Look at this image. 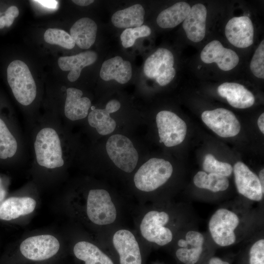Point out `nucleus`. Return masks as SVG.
<instances>
[{
    "mask_svg": "<svg viewBox=\"0 0 264 264\" xmlns=\"http://www.w3.org/2000/svg\"><path fill=\"white\" fill-rule=\"evenodd\" d=\"M201 61L205 64L216 63L220 69L229 71L238 64L239 57L233 50L225 48L218 40L207 44L200 53Z\"/></svg>",
    "mask_w": 264,
    "mask_h": 264,
    "instance_id": "obj_14",
    "label": "nucleus"
},
{
    "mask_svg": "<svg viewBox=\"0 0 264 264\" xmlns=\"http://www.w3.org/2000/svg\"><path fill=\"white\" fill-rule=\"evenodd\" d=\"M82 91L78 88H69L66 89L65 114L69 120H80L88 116L91 101L88 97H82Z\"/></svg>",
    "mask_w": 264,
    "mask_h": 264,
    "instance_id": "obj_23",
    "label": "nucleus"
},
{
    "mask_svg": "<svg viewBox=\"0 0 264 264\" xmlns=\"http://www.w3.org/2000/svg\"><path fill=\"white\" fill-rule=\"evenodd\" d=\"M207 9L202 4L193 5L183 22L182 27L189 40L198 43L202 41L206 33Z\"/></svg>",
    "mask_w": 264,
    "mask_h": 264,
    "instance_id": "obj_17",
    "label": "nucleus"
},
{
    "mask_svg": "<svg viewBox=\"0 0 264 264\" xmlns=\"http://www.w3.org/2000/svg\"><path fill=\"white\" fill-rule=\"evenodd\" d=\"M6 195V191L3 184L0 185V204L3 201Z\"/></svg>",
    "mask_w": 264,
    "mask_h": 264,
    "instance_id": "obj_40",
    "label": "nucleus"
},
{
    "mask_svg": "<svg viewBox=\"0 0 264 264\" xmlns=\"http://www.w3.org/2000/svg\"><path fill=\"white\" fill-rule=\"evenodd\" d=\"M233 172L238 193L250 200L261 201L264 190L262 189L258 176L241 161L235 164Z\"/></svg>",
    "mask_w": 264,
    "mask_h": 264,
    "instance_id": "obj_12",
    "label": "nucleus"
},
{
    "mask_svg": "<svg viewBox=\"0 0 264 264\" xmlns=\"http://www.w3.org/2000/svg\"><path fill=\"white\" fill-rule=\"evenodd\" d=\"M241 225V219L237 213L226 207H220L211 216L208 227L213 242L220 246L226 247L236 242Z\"/></svg>",
    "mask_w": 264,
    "mask_h": 264,
    "instance_id": "obj_1",
    "label": "nucleus"
},
{
    "mask_svg": "<svg viewBox=\"0 0 264 264\" xmlns=\"http://www.w3.org/2000/svg\"><path fill=\"white\" fill-rule=\"evenodd\" d=\"M218 92L220 96L225 98L228 103L235 108H248L255 102V97L252 93L240 84L223 83L219 86Z\"/></svg>",
    "mask_w": 264,
    "mask_h": 264,
    "instance_id": "obj_19",
    "label": "nucleus"
},
{
    "mask_svg": "<svg viewBox=\"0 0 264 264\" xmlns=\"http://www.w3.org/2000/svg\"><path fill=\"white\" fill-rule=\"evenodd\" d=\"M174 57L168 49L160 48L147 58L143 71L148 78L154 80L160 86L169 84L176 75Z\"/></svg>",
    "mask_w": 264,
    "mask_h": 264,
    "instance_id": "obj_6",
    "label": "nucleus"
},
{
    "mask_svg": "<svg viewBox=\"0 0 264 264\" xmlns=\"http://www.w3.org/2000/svg\"><path fill=\"white\" fill-rule=\"evenodd\" d=\"M208 264H230L228 262L223 261L219 257H214L209 260Z\"/></svg>",
    "mask_w": 264,
    "mask_h": 264,
    "instance_id": "obj_37",
    "label": "nucleus"
},
{
    "mask_svg": "<svg viewBox=\"0 0 264 264\" xmlns=\"http://www.w3.org/2000/svg\"><path fill=\"white\" fill-rule=\"evenodd\" d=\"M112 241L119 255L120 264H141L139 245L131 231L126 229L116 231L113 236Z\"/></svg>",
    "mask_w": 264,
    "mask_h": 264,
    "instance_id": "obj_16",
    "label": "nucleus"
},
{
    "mask_svg": "<svg viewBox=\"0 0 264 264\" xmlns=\"http://www.w3.org/2000/svg\"><path fill=\"white\" fill-rule=\"evenodd\" d=\"M173 171L172 165L169 161L162 158H151L136 172L135 186L142 191H154L168 180Z\"/></svg>",
    "mask_w": 264,
    "mask_h": 264,
    "instance_id": "obj_3",
    "label": "nucleus"
},
{
    "mask_svg": "<svg viewBox=\"0 0 264 264\" xmlns=\"http://www.w3.org/2000/svg\"><path fill=\"white\" fill-rule=\"evenodd\" d=\"M151 32V28L146 25L126 28L120 35L122 44L125 48L131 47L137 39L149 36Z\"/></svg>",
    "mask_w": 264,
    "mask_h": 264,
    "instance_id": "obj_32",
    "label": "nucleus"
},
{
    "mask_svg": "<svg viewBox=\"0 0 264 264\" xmlns=\"http://www.w3.org/2000/svg\"><path fill=\"white\" fill-rule=\"evenodd\" d=\"M249 264H264V239L255 241L249 251Z\"/></svg>",
    "mask_w": 264,
    "mask_h": 264,
    "instance_id": "obj_34",
    "label": "nucleus"
},
{
    "mask_svg": "<svg viewBox=\"0 0 264 264\" xmlns=\"http://www.w3.org/2000/svg\"><path fill=\"white\" fill-rule=\"evenodd\" d=\"M204 242L202 233L196 230H189L177 242L179 247L176 252V257L184 264H195L202 254Z\"/></svg>",
    "mask_w": 264,
    "mask_h": 264,
    "instance_id": "obj_15",
    "label": "nucleus"
},
{
    "mask_svg": "<svg viewBox=\"0 0 264 264\" xmlns=\"http://www.w3.org/2000/svg\"><path fill=\"white\" fill-rule=\"evenodd\" d=\"M60 243L50 235H41L29 237L22 241L20 251L26 258L43 261L54 256L59 251Z\"/></svg>",
    "mask_w": 264,
    "mask_h": 264,
    "instance_id": "obj_11",
    "label": "nucleus"
},
{
    "mask_svg": "<svg viewBox=\"0 0 264 264\" xmlns=\"http://www.w3.org/2000/svg\"><path fill=\"white\" fill-rule=\"evenodd\" d=\"M121 107L120 102L116 100H110L104 109H95L88 115L89 125L96 129L102 135L109 134L115 130L116 123L111 118L110 114L117 111Z\"/></svg>",
    "mask_w": 264,
    "mask_h": 264,
    "instance_id": "obj_18",
    "label": "nucleus"
},
{
    "mask_svg": "<svg viewBox=\"0 0 264 264\" xmlns=\"http://www.w3.org/2000/svg\"><path fill=\"white\" fill-rule=\"evenodd\" d=\"M73 252L76 257L85 262V264H113L112 260L97 246L85 242L75 244Z\"/></svg>",
    "mask_w": 264,
    "mask_h": 264,
    "instance_id": "obj_27",
    "label": "nucleus"
},
{
    "mask_svg": "<svg viewBox=\"0 0 264 264\" xmlns=\"http://www.w3.org/2000/svg\"><path fill=\"white\" fill-rule=\"evenodd\" d=\"M3 184L1 178L0 177V185Z\"/></svg>",
    "mask_w": 264,
    "mask_h": 264,
    "instance_id": "obj_42",
    "label": "nucleus"
},
{
    "mask_svg": "<svg viewBox=\"0 0 264 264\" xmlns=\"http://www.w3.org/2000/svg\"><path fill=\"white\" fill-rule=\"evenodd\" d=\"M106 148L116 167L127 173L133 171L138 162V154L129 138L122 134H114L108 139Z\"/></svg>",
    "mask_w": 264,
    "mask_h": 264,
    "instance_id": "obj_5",
    "label": "nucleus"
},
{
    "mask_svg": "<svg viewBox=\"0 0 264 264\" xmlns=\"http://www.w3.org/2000/svg\"><path fill=\"white\" fill-rule=\"evenodd\" d=\"M2 13L0 12V18L1 17V15Z\"/></svg>",
    "mask_w": 264,
    "mask_h": 264,
    "instance_id": "obj_43",
    "label": "nucleus"
},
{
    "mask_svg": "<svg viewBox=\"0 0 264 264\" xmlns=\"http://www.w3.org/2000/svg\"><path fill=\"white\" fill-rule=\"evenodd\" d=\"M201 119L206 126L222 137L235 136L241 130L240 123L235 114L224 108L205 110L202 113Z\"/></svg>",
    "mask_w": 264,
    "mask_h": 264,
    "instance_id": "obj_10",
    "label": "nucleus"
},
{
    "mask_svg": "<svg viewBox=\"0 0 264 264\" xmlns=\"http://www.w3.org/2000/svg\"><path fill=\"white\" fill-rule=\"evenodd\" d=\"M225 34L228 41L238 48H246L254 41V26L250 19L242 16L233 17L227 22Z\"/></svg>",
    "mask_w": 264,
    "mask_h": 264,
    "instance_id": "obj_13",
    "label": "nucleus"
},
{
    "mask_svg": "<svg viewBox=\"0 0 264 264\" xmlns=\"http://www.w3.org/2000/svg\"><path fill=\"white\" fill-rule=\"evenodd\" d=\"M253 74L257 78H264V41L263 40L256 49L250 64Z\"/></svg>",
    "mask_w": 264,
    "mask_h": 264,
    "instance_id": "obj_33",
    "label": "nucleus"
},
{
    "mask_svg": "<svg viewBox=\"0 0 264 264\" xmlns=\"http://www.w3.org/2000/svg\"><path fill=\"white\" fill-rule=\"evenodd\" d=\"M191 8L185 2H178L162 11L156 18V22L162 28H174L184 21Z\"/></svg>",
    "mask_w": 264,
    "mask_h": 264,
    "instance_id": "obj_26",
    "label": "nucleus"
},
{
    "mask_svg": "<svg viewBox=\"0 0 264 264\" xmlns=\"http://www.w3.org/2000/svg\"><path fill=\"white\" fill-rule=\"evenodd\" d=\"M75 4L81 6H86L89 5L94 2L93 0H73L72 1Z\"/></svg>",
    "mask_w": 264,
    "mask_h": 264,
    "instance_id": "obj_38",
    "label": "nucleus"
},
{
    "mask_svg": "<svg viewBox=\"0 0 264 264\" xmlns=\"http://www.w3.org/2000/svg\"><path fill=\"white\" fill-rule=\"evenodd\" d=\"M97 59V53L87 51L70 56L61 57L58 60L59 67L63 71H70L67 79L70 82L76 81L82 69L93 64Z\"/></svg>",
    "mask_w": 264,
    "mask_h": 264,
    "instance_id": "obj_21",
    "label": "nucleus"
},
{
    "mask_svg": "<svg viewBox=\"0 0 264 264\" xmlns=\"http://www.w3.org/2000/svg\"><path fill=\"white\" fill-rule=\"evenodd\" d=\"M169 220V215L165 211L148 212L143 217L140 225L141 235L147 241L158 245L168 244L173 238L172 230L166 226Z\"/></svg>",
    "mask_w": 264,
    "mask_h": 264,
    "instance_id": "obj_7",
    "label": "nucleus"
},
{
    "mask_svg": "<svg viewBox=\"0 0 264 264\" xmlns=\"http://www.w3.org/2000/svg\"><path fill=\"white\" fill-rule=\"evenodd\" d=\"M18 148L16 139L4 121L0 118V159L13 157Z\"/></svg>",
    "mask_w": 264,
    "mask_h": 264,
    "instance_id": "obj_29",
    "label": "nucleus"
},
{
    "mask_svg": "<svg viewBox=\"0 0 264 264\" xmlns=\"http://www.w3.org/2000/svg\"><path fill=\"white\" fill-rule=\"evenodd\" d=\"M7 78L17 101L24 106L31 104L36 96L37 87L26 64L21 60L13 61L8 66Z\"/></svg>",
    "mask_w": 264,
    "mask_h": 264,
    "instance_id": "obj_2",
    "label": "nucleus"
},
{
    "mask_svg": "<svg viewBox=\"0 0 264 264\" xmlns=\"http://www.w3.org/2000/svg\"><path fill=\"white\" fill-rule=\"evenodd\" d=\"M203 169L206 173H213L226 177L229 176L233 172L231 164L220 161L211 154L205 155L203 163Z\"/></svg>",
    "mask_w": 264,
    "mask_h": 264,
    "instance_id": "obj_31",
    "label": "nucleus"
},
{
    "mask_svg": "<svg viewBox=\"0 0 264 264\" xmlns=\"http://www.w3.org/2000/svg\"><path fill=\"white\" fill-rule=\"evenodd\" d=\"M36 205L30 197H11L0 204V219L10 220L32 213Z\"/></svg>",
    "mask_w": 264,
    "mask_h": 264,
    "instance_id": "obj_22",
    "label": "nucleus"
},
{
    "mask_svg": "<svg viewBox=\"0 0 264 264\" xmlns=\"http://www.w3.org/2000/svg\"><path fill=\"white\" fill-rule=\"evenodd\" d=\"M87 213L90 221L97 225L110 224L115 221L116 210L108 191L104 189L89 191Z\"/></svg>",
    "mask_w": 264,
    "mask_h": 264,
    "instance_id": "obj_8",
    "label": "nucleus"
},
{
    "mask_svg": "<svg viewBox=\"0 0 264 264\" xmlns=\"http://www.w3.org/2000/svg\"><path fill=\"white\" fill-rule=\"evenodd\" d=\"M44 37L47 43L58 45L66 49H72L75 45L70 34L62 29L48 28L44 32Z\"/></svg>",
    "mask_w": 264,
    "mask_h": 264,
    "instance_id": "obj_30",
    "label": "nucleus"
},
{
    "mask_svg": "<svg viewBox=\"0 0 264 264\" xmlns=\"http://www.w3.org/2000/svg\"><path fill=\"white\" fill-rule=\"evenodd\" d=\"M193 182L196 187L214 193L224 191L229 185L227 177L204 171L198 172L193 178Z\"/></svg>",
    "mask_w": 264,
    "mask_h": 264,
    "instance_id": "obj_28",
    "label": "nucleus"
},
{
    "mask_svg": "<svg viewBox=\"0 0 264 264\" xmlns=\"http://www.w3.org/2000/svg\"><path fill=\"white\" fill-rule=\"evenodd\" d=\"M34 149L37 163L40 166L54 169L64 165L60 139L53 129L45 128L38 132Z\"/></svg>",
    "mask_w": 264,
    "mask_h": 264,
    "instance_id": "obj_4",
    "label": "nucleus"
},
{
    "mask_svg": "<svg viewBox=\"0 0 264 264\" xmlns=\"http://www.w3.org/2000/svg\"><path fill=\"white\" fill-rule=\"evenodd\" d=\"M100 77L105 81L115 80L118 83L124 84L132 76L131 63L124 60L120 56H115L103 62L100 71Z\"/></svg>",
    "mask_w": 264,
    "mask_h": 264,
    "instance_id": "obj_20",
    "label": "nucleus"
},
{
    "mask_svg": "<svg viewBox=\"0 0 264 264\" xmlns=\"http://www.w3.org/2000/svg\"><path fill=\"white\" fill-rule=\"evenodd\" d=\"M259 181L260 182V183L261 184L262 189L264 190V169H262L259 174V176H258Z\"/></svg>",
    "mask_w": 264,
    "mask_h": 264,
    "instance_id": "obj_41",
    "label": "nucleus"
},
{
    "mask_svg": "<svg viewBox=\"0 0 264 264\" xmlns=\"http://www.w3.org/2000/svg\"><path fill=\"white\" fill-rule=\"evenodd\" d=\"M159 142L168 147L176 146L184 140L187 133L185 122L175 113L162 110L156 116Z\"/></svg>",
    "mask_w": 264,
    "mask_h": 264,
    "instance_id": "obj_9",
    "label": "nucleus"
},
{
    "mask_svg": "<svg viewBox=\"0 0 264 264\" xmlns=\"http://www.w3.org/2000/svg\"><path fill=\"white\" fill-rule=\"evenodd\" d=\"M258 125L261 132L264 133V113H262L258 119Z\"/></svg>",
    "mask_w": 264,
    "mask_h": 264,
    "instance_id": "obj_39",
    "label": "nucleus"
},
{
    "mask_svg": "<svg viewBox=\"0 0 264 264\" xmlns=\"http://www.w3.org/2000/svg\"><path fill=\"white\" fill-rule=\"evenodd\" d=\"M19 14V11L16 6L13 5L8 7L3 15L5 26H10L12 24L15 18L17 17Z\"/></svg>",
    "mask_w": 264,
    "mask_h": 264,
    "instance_id": "obj_35",
    "label": "nucleus"
},
{
    "mask_svg": "<svg viewBox=\"0 0 264 264\" xmlns=\"http://www.w3.org/2000/svg\"><path fill=\"white\" fill-rule=\"evenodd\" d=\"M144 15L143 6L136 4L116 11L111 17V22L115 27L120 28L139 27L143 23Z\"/></svg>",
    "mask_w": 264,
    "mask_h": 264,
    "instance_id": "obj_25",
    "label": "nucleus"
},
{
    "mask_svg": "<svg viewBox=\"0 0 264 264\" xmlns=\"http://www.w3.org/2000/svg\"><path fill=\"white\" fill-rule=\"evenodd\" d=\"M34 2L39 3L43 6L48 8L55 9L58 4V1L56 0H34Z\"/></svg>",
    "mask_w": 264,
    "mask_h": 264,
    "instance_id": "obj_36",
    "label": "nucleus"
},
{
    "mask_svg": "<svg viewBox=\"0 0 264 264\" xmlns=\"http://www.w3.org/2000/svg\"><path fill=\"white\" fill-rule=\"evenodd\" d=\"M97 26L92 19L84 17L77 21L70 29V35L75 44L82 49L89 48L94 43Z\"/></svg>",
    "mask_w": 264,
    "mask_h": 264,
    "instance_id": "obj_24",
    "label": "nucleus"
}]
</instances>
